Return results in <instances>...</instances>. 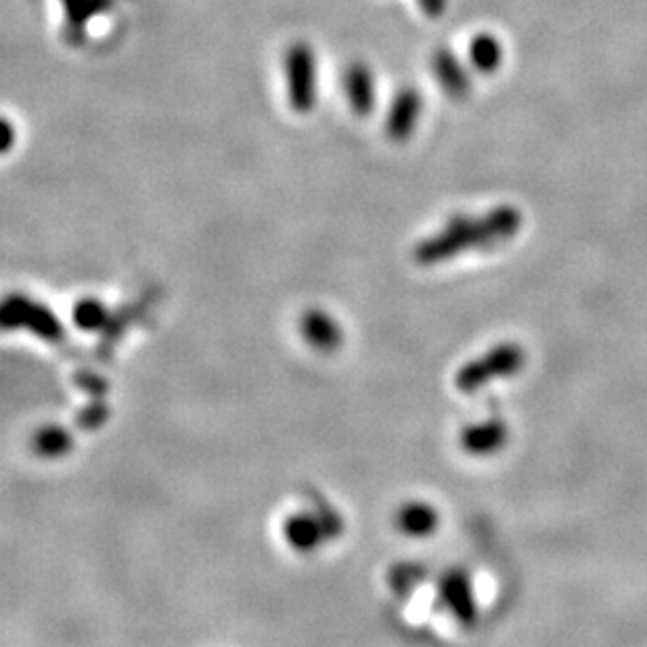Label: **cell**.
I'll return each instance as SVG.
<instances>
[{
  "mask_svg": "<svg viewBox=\"0 0 647 647\" xmlns=\"http://www.w3.org/2000/svg\"><path fill=\"white\" fill-rule=\"evenodd\" d=\"M432 72L438 80V84L444 88V93L455 101H463L472 91L470 76H467L465 68L457 55L449 49H438L432 55Z\"/></svg>",
  "mask_w": 647,
  "mask_h": 647,
  "instance_id": "8fae6325",
  "label": "cell"
},
{
  "mask_svg": "<svg viewBox=\"0 0 647 647\" xmlns=\"http://www.w3.org/2000/svg\"><path fill=\"white\" fill-rule=\"evenodd\" d=\"M507 440H509L507 423L497 417L474 423V426H467L459 436V444H461L463 453L472 455V457L495 455L505 449Z\"/></svg>",
  "mask_w": 647,
  "mask_h": 647,
  "instance_id": "9c48e42d",
  "label": "cell"
},
{
  "mask_svg": "<svg viewBox=\"0 0 647 647\" xmlns=\"http://www.w3.org/2000/svg\"><path fill=\"white\" fill-rule=\"evenodd\" d=\"M344 95L359 118H369L375 111L377 88L373 70L365 61H352L344 72Z\"/></svg>",
  "mask_w": 647,
  "mask_h": 647,
  "instance_id": "ba28073f",
  "label": "cell"
},
{
  "mask_svg": "<svg viewBox=\"0 0 647 647\" xmlns=\"http://www.w3.org/2000/svg\"><path fill=\"white\" fill-rule=\"evenodd\" d=\"M526 365V350L516 342H503L478 359L467 361L455 375V386L463 394H474L484 386L520 373Z\"/></svg>",
  "mask_w": 647,
  "mask_h": 647,
  "instance_id": "7a4b0ae2",
  "label": "cell"
},
{
  "mask_svg": "<svg viewBox=\"0 0 647 647\" xmlns=\"http://www.w3.org/2000/svg\"><path fill=\"white\" fill-rule=\"evenodd\" d=\"M300 331L302 338L319 352L338 350L344 338L340 323L321 308H310L304 312L300 319Z\"/></svg>",
  "mask_w": 647,
  "mask_h": 647,
  "instance_id": "30bf717a",
  "label": "cell"
},
{
  "mask_svg": "<svg viewBox=\"0 0 647 647\" xmlns=\"http://www.w3.org/2000/svg\"><path fill=\"white\" fill-rule=\"evenodd\" d=\"M470 61L482 74H493L503 61V47L493 34H478L470 44Z\"/></svg>",
  "mask_w": 647,
  "mask_h": 647,
  "instance_id": "4fadbf2b",
  "label": "cell"
},
{
  "mask_svg": "<svg viewBox=\"0 0 647 647\" xmlns=\"http://www.w3.org/2000/svg\"><path fill=\"white\" fill-rule=\"evenodd\" d=\"M421 109H423V97L417 88L413 86L400 88L388 111L386 135L396 143H405L415 132L417 120L421 118Z\"/></svg>",
  "mask_w": 647,
  "mask_h": 647,
  "instance_id": "8992f818",
  "label": "cell"
},
{
  "mask_svg": "<svg viewBox=\"0 0 647 647\" xmlns=\"http://www.w3.org/2000/svg\"><path fill=\"white\" fill-rule=\"evenodd\" d=\"M74 323L82 331H99L105 327L109 315L107 308L95 300V298H84L74 306Z\"/></svg>",
  "mask_w": 647,
  "mask_h": 647,
  "instance_id": "2e32d148",
  "label": "cell"
},
{
  "mask_svg": "<svg viewBox=\"0 0 647 647\" xmlns=\"http://www.w3.org/2000/svg\"><path fill=\"white\" fill-rule=\"evenodd\" d=\"M13 141H15V128H13V124L5 118V120H3V151H5V153L13 147Z\"/></svg>",
  "mask_w": 647,
  "mask_h": 647,
  "instance_id": "ffe728a7",
  "label": "cell"
},
{
  "mask_svg": "<svg viewBox=\"0 0 647 647\" xmlns=\"http://www.w3.org/2000/svg\"><path fill=\"white\" fill-rule=\"evenodd\" d=\"M32 444H34V451L40 457L57 459V457H63L65 453H70L72 436L61 426H44L34 434Z\"/></svg>",
  "mask_w": 647,
  "mask_h": 647,
  "instance_id": "5bb4252c",
  "label": "cell"
},
{
  "mask_svg": "<svg viewBox=\"0 0 647 647\" xmlns=\"http://www.w3.org/2000/svg\"><path fill=\"white\" fill-rule=\"evenodd\" d=\"M417 5L430 19H438L446 11V0H417Z\"/></svg>",
  "mask_w": 647,
  "mask_h": 647,
  "instance_id": "d6986e66",
  "label": "cell"
},
{
  "mask_svg": "<svg viewBox=\"0 0 647 647\" xmlns=\"http://www.w3.org/2000/svg\"><path fill=\"white\" fill-rule=\"evenodd\" d=\"M438 595L442 606L451 612V616L457 622L465 624V627H472V624L478 620V604L472 587V578L465 570L455 568L446 572L440 578Z\"/></svg>",
  "mask_w": 647,
  "mask_h": 647,
  "instance_id": "5b68a950",
  "label": "cell"
},
{
  "mask_svg": "<svg viewBox=\"0 0 647 647\" xmlns=\"http://www.w3.org/2000/svg\"><path fill=\"white\" fill-rule=\"evenodd\" d=\"M70 32H82L95 15L111 9L114 0H61Z\"/></svg>",
  "mask_w": 647,
  "mask_h": 647,
  "instance_id": "9a60e30c",
  "label": "cell"
},
{
  "mask_svg": "<svg viewBox=\"0 0 647 647\" xmlns=\"http://www.w3.org/2000/svg\"><path fill=\"white\" fill-rule=\"evenodd\" d=\"M287 99L296 114H310L317 105V57L308 42H292L283 53Z\"/></svg>",
  "mask_w": 647,
  "mask_h": 647,
  "instance_id": "3957f363",
  "label": "cell"
},
{
  "mask_svg": "<svg viewBox=\"0 0 647 647\" xmlns=\"http://www.w3.org/2000/svg\"><path fill=\"white\" fill-rule=\"evenodd\" d=\"M285 543L298 553L317 551L325 541H329V530L319 516V511L294 513L283 524Z\"/></svg>",
  "mask_w": 647,
  "mask_h": 647,
  "instance_id": "52a82bcc",
  "label": "cell"
},
{
  "mask_svg": "<svg viewBox=\"0 0 647 647\" xmlns=\"http://www.w3.org/2000/svg\"><path fill=\"white\" fill-rule=\"evenodd\" d=\"M522 222L524 216L516 206H497L480 218L459 214L446 222L440 233L417 243L413 258L421 266H434L465 252L495 248L516 237Z\"/></svg>",
  "mask_w": 647,
  "mask_h": 647,
  "instance_id": "6da1fadb",
  "label": "cell"
},
{
  "mask_svg": "<svg viewBox=\"0 0 647 647\" xmlns=\"http://www.w3.org/2000/svg\"><path fill=\"white\" fill-rule=\"evenodd\" d=\"M3 327H28V331L36 333L38 338L59 342L63 338V327L59 319L53 315V310L32 302L24 296H11L3 306Z\"/></svg>",
  "mask_w": 647,
  "mask_h": 647,
  "instance_id": "277c9868",
  "label": "cell"
},
{
  "mask_svg": "<svg viewBox=\"0 0 647 647\" xmlns=\"http://www.w3.org/2000/svg\"><path fill=\"white\" fill-rule=\"evenodd\" d=\"M423 574H426V570H423L421 566H415L411 562H405V564H400L396 566L392 572H390V585L396 593L400 595H405L409 593L417 583H421V578Z\"/></svg>",
  "mask_w": 647,
  "mask_h": 647,
  "instance_id": "e0dca14e",
  "label": "cell"
},
{
  "mask_svg": "<svg viewBox=\"0 0 647 647\" xmlns=\"http://www.w3.org/2000/svg\"><path fill=\"white\" fill-rule=\"evenodd\" d=\"M440 524L438 509L426 501L405 503L396 513V528L411 539L432 537Z\"/></svg>",
  "mask_w": 647,
  "mask_h": 647,
  "instance_id": "7c38bea8",
  "label": "cell"
},
{
  "mask_svg": "<svg viewBox=\"0 0 647 647\" xmlns=\"http://www.w3.org/2000/svg\"><path fill=\"white\" fill-rule=\"evenodd\" d=\"M105 419H107V407L103 403H95V405H91L86 409V413L82 411L78 421H80V426H84V428H97V426H101Z\"/></svg>",
  "mask_w": 647,
  "mask_h": 647,
  "instance_id": "ac0fdd59",
  "label": "cell"
}]
</instances>
